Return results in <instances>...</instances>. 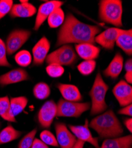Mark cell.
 Listing matches in <instances>:
<instances>
[{
  "instance_id": "cell-1",
  "label": "cell",
  "mask_w": 132,
  "mask_h": 148,
  "mask_svg": "<svg viewBox=\"0 0 132 148\" xmlns=\"http://www.w3.org/2000/svg\"><path fill=\"white\" fill-rule=\"evenodd\" d=\"M101 29L80 21L73 14H68L57 33L56 46L70 43H95V38Z\"/></svg>"
},
{
  "instance_id": "cell-2",
  "label": "cell",
  "mask_w": 132,
  "mask_h": 148,
  "mask_svg": "<svg viewBox=\"0 0 132 148\" xmlns=\"http://www.w3.org/2000/svg\"><path fill=\"white\" fill-rule=\"evenodd\" d=\"M89 127L94 130L101 139L120 137L124 130L121 124L112 110L100 114L90 121Z\"/></svg>"
},
{
  "instance_id": "cell-3",
  "label": "cell",
  "mask_w": 132,
  "mask_h": 148,
  "mask_svg": "<svg viewBox=\"0 0 132 148\" xmlns=\"http://www.w3.org/2000/svg\"><path fill=\"white\" fill-rule=\"evenodd\" d=\"M109 88V86L104 82L101 74L98 72L89 92L91 99V116L101 114L107 110L108 106L105 101V96Z\"/></svg>"
},
{
  "instance_id": "cell-4",
  "label": "cell",
  "mask_w": 132,
  "mask_h": 148,
  "mask_svg": "<svg viewBox=\"0 0 132 148\" xmlns=\"http://www.w3.org/2000/svg\"><path fill=\"white\" fill-rule=\"evenodd\" d=\"M123 6L120 0H102L99 3V18L117 28L123 26Z\"/></svg>"
},
{
  "instance_id": "cell-5",
  "label": "cell",
  "mask_w": 132,
  "mask_h": 148,
  "mask_svg": "<svg viewBox=\"0 0 132 148\" xmlns=\"http://www.w3.org/2000/svg\"><path fill=\"white\" fill-rule=\"evenodd\" d=\"M78 60V57L73 46L68 44L61 46L56 51L47 55L45 60L48 65L56 64L61 66H70L74 65Z\"/></svg>"
},
{
  "instance_id": "cell-6",
  "label": "cell",
  "mask_w": 132,
  "mask_h": 148,
  "mask_svg": "<svg viewBox=\"0 0 132 148\" xmlns=\"http://www.w3.org/2000/svg\"><path fill=\"white\" fill-rule=\"evenodd\" d=\"M57 105V116L65 117H79L83 113L89 110L90 103L73 102L60 99Z\"/></svg>"
},
{
  "instance_id": "cell-7",
  "label": "cell",
  "mask_w": 132,
  "mask_h": 148,
  "mask_svg": "<svg viewBox=\"0 0 132 148\" xmlns=\"http://www.w3.org/2000/svg\"><path fill=\"white\" fill-rule=\"evenodd\" d=\"M31 34V32L29 30L15 29L12 31L5 42L7 55H11L18 51L29 40Z\"/></svg>"
},
{
  "instance_id": "cell-8",
  "label": "cell",
  "mask_w": 132,
  "mask_h": 148,
  "mask_svg": "<svg viewBox=\"0 0 132 148\" xmlns=\"http://www.w3.org/2000/svg\"><path fill=\"white\" fill-rule=\"evenodd\" d=\"M56 116L57 105L53 100H49L45 102L39 110L38 119L42 128L49 129Z\"/></svg>"
},
{
  "instance_id": "cell-9",
  "label": "cell",
  "mask_w": 132,
  "mask_h": 148,
  "mask_svg": "<svg viewBox=\"0 0 132 148\" xmlns=\"http://www.w3.org/2000/svg\"><path fill=\"white\" fill-rule=\"evenodd\" d=\"M69 128L78 140L83 142H88L92 145L95 148H100L98 143V138L94 137L89 129V122L88 119L85 120L83 125H70Z\"/></svg>"
},
{
  "instance_id": "cell-10",
  "label": "cell",
  "mask_w": 132,
  "mask_h": 148,
  "mask_svg": "<svg viewBox=\"0 0 132 148\" xmlns=\"http://www.w3.org/2000/svg\"><path fill=\"white\" fill-rule=\"evenodd\" d=\"M56 138L61 148H72L77 141L76 137L71 133L64 123H56L55 125Z\"/></svg>"
},
{
  "instance_id": "cell-11",
  "label": "cell",
  "mask_w": 132,
  "mask_h": 148,
  "mask_svg": "<svg viewBox=\"0 0 132 148\" xmlns=\"http://www.w3.org/2000/svg\"><path fill=\"white\" fill-rule=\"evenodd\" d=\"M63 4V1H58V0L48 1L41 4L38 11L33 29L35 31H38L53 10L57 8L61 7Z\"/></svg>"
},
{
  "instance_id": "cell-12",
  "label": "cell",
  "mask_w": 132,
  "mask_h": 148,
  "mask_svg": "<svg viewBox=\"0 0 132 148\" xmlns=\"http://www.w3.org/2000/svg\"><path fill=\"white\" fill-rule=\"evenodd\" d=\"M113 93L121 107L132 103V87L124 80L120 81L113 89Z\"/></svg>"
},
{
  "instance_id": "cell-13",
  "label": "cell",
  "mask_w": 132,
  "mask_h": 148,
  "mask_svg": "<svg viewBox=\"0 0 132 148\" xmlns=\"http://www.w3.org/2000/svg\"><path fill=\"white\" fill-rule=\"evenodd\" d=\"M122 30L117 27L107 29L95 36V43L99 44L107 50H113L117 37Z\"/></svg>"
},
{
  "instance_id": "cell-14",
  "label": "cell",
  "mask_w": 132,
  "mask_h": 148,
  "mask_svg": "<svg viewBox=\"0 0 132 148\" xmlns=\"http://www.w3.org/2000/svg\"><path fill=\"white\" fill-rule=\"evenodd\" d=\"M51 47V43L45 36L36 43L32 49L33 65L39 66L43 64Z\"/></svg>"
},
{
  "instance_id": "cell-15",
  "label": "cell",
  "mask_w": 132,
  "mask_h": 148,
  "mask_svg": "<svg viewBox=\"0 0 132 148\" xmlns=\"http://www.w3.org/2000/svg\"><path fill=\"white\" fill-rule=\"evenodd\" d=\"M29 79L30 76L26 69L17 68L0 76V85L4 87L10 84L18 83Z\"/></svg>"
},
{
  "instance_id": "cell-16",
  "label": "cell",
  "mask_w": 132,
  "mask_h": 148,
  "mask_svg": "<svg viewBox=\"0 0 132 148\" xmlns=\"http://www.w3.org/2000/svg\"><path fill=\"white\" fill-rule=\"evenodd\" d=\"M56 87L65 100L73 102H79L82 100V96L77 86L58 83Z\"/></svg>"
},
{
  "instance_id": "cell-17",
  "label": "cell",
  "mask_w": 132,
  "mask_h": 148,
  "mask_svg": "<svg viewBox=\"0 0 132 148\" xmlns=\"http://www.w3.org/2000/svg\"><path fill=\"white\" fill-rule=\"evenodd\" d=\"M36 12V7L28 2L13 4L9 15L11 18H28L33 16Z\"/></svg>"
},
{
  "instance_id": "cell-18",
  "label": "cell",
  "mask_w": 132,
  "mask_h": 148,
  "mask_svg": "<svg viewBox=\"0 0 132 148\" xmlns=\"http://www.w3.org/2000/svg\"><path fill=\"white\" fill-rule=\"evenodd\" d=\"M124 65V59L123 56L120 52H117L111 62L103 71V74L106 77L116 79L121 73Z\"/></svg>"
},
{
  "instance_id": "cell-19",
  "label": "cell",
  "mask_w": 132,
  "mask_h": 148,
  "mask_svg": "<svg viewBox=\"0 0 132 148\" xmlns=\"http://www.w3.org/2000/svg\"><path fill=\"white\" fill-rule=\"evenodd\" d=\"M75 50L79 56L85 60L98 58L101 51L100 47L88 43L76 45Z\"/></svg>"
},
{
  "instance_id": "cell-20",
  "label": "cell",
  "mask_w": 132,
  "mask_h": 148,
  "mask_svg": "<svg viewBox=\"0 0 132 148\" xmlns=\"http://www.w3.org/2000/svg\"><path fill=\"white\" fill-rule=\"evenodd\" d=\"M100 148H132V136L129 134L125 136L106 139Z\"/></svg>"
},
{
  "instance_id": "cell-21",
  "label": "cell",
  "mask_w": 132,
  "mask_h": 148,
  "mask_svg": "<svg viewBox=\"0 0 132 148\" xmlns=\"http://www.w3.org/2000/svg\"><path fill=\"white\" fill-rule=\"evenodd\" d=\"M116 43L127 55L132 54V30H122L119 33Z\"/></svg>"
},
{
  "instance_id": "cell-22",
  "label": "cell",
  "mask_w": 132,
  "mask_h": 148,
  "mask_svg": "<svg viewBox=\"0 0 132 148\" xmlns=\"http://www.w3.org/2000/svg\"><path fill=\"white\" fill-rule=\"evenodd\" d=\"M22 133V132L16 129L11 125L8 124L0 132V145L6 144L17 140L21 136Z\"/></svg>"
},
{
  "instance_id": "cell-23",
  "label": "cell",
  "mask_w": 132,
  "mask_h": 148,
  "mask_svg": "<svg viewBox=\"0 0 132 148\" xmlns=\"http://www.w3.org/2000/svg\"><path fill=\"white\" fill-rule=\"evenodd\" d=\"M0 116L9 122H17L10 106V101L8 96L0 97Z\"/></svg>"
},
{
  "instance_id": "cell-24",
  "label": "cell",
  "mask_w": 132,
  "mask_h": 148,
  "mask_svg": "<svg viewBox=\"0 0 132 148\" xmlns=\"http://www.w3.org/2000/svg\"><path fill=\"white\" fill-rule=\"evenodd\" d=\"M10 101L12 113L16 117L23 112L26 107L29 101L25 96H20L11 98Z\"/></svg>"
},
{
  "instance_id": "cell-25",
  "label": "cell",
  "mask_w": 132,
  "mask_h": 148,
  "mask_svg": "<svg viewBox=\"0 0 132 148\" xmlns=\"http://www.w3.org/2000/svg\"><path fill=\"white\" fill-rule=\"evenodd\" d=\"M65 20V14L61 7L53 10L47 18V23L51 28H57L62 25Z\"/></svg>"
},
{
  "instance_id": "cell-26",
  "label": "cell",
  "mask_w": 132,
  "mask_h": 148,
  "mask_svg": "<svg viewBox=\"0 0 132 148\" xmlns=\"http://www.w3.org/2000/svg\"><path fill=\"white\" fill-rule=\"evenodd\" d=\"M34 97L39 100H44L49 97L51 88L49 85L44 82H40L36 84L33 90Z\"/></svg>"
},
{
  "instance_id": "cell-27",
  "label": "cell",
  "mask_w": 132,
  "mask_h": 148,
  "mask_svg": "<svg viewBox=\"0 0 132 148\" xmlns=\"http://www.w3.org/2000/svg\"><path fill=\"white\" fill-rule=\"evenodd\" d=\"M14 59L19 66L25 68L31 64L33 59L31 53L28 51L22 50L16 54Z\"/></svg>"
},
{
  "instance_id": "cell-28",
  "label": "cell",
  "mask_w": 132,
  "mask_h": 148,
  "mask_svg": "<svg viewBox=\"0 0 132 148\" xmlns=\"http://www.w3.org/2000/svg\"><path fill=\"white\" fill-rule=\"evenodd\" d=\"M97 63L95 60H85L80 63L78 66L79 72L84 76H87L92 73L95 70Z\"/></svg>"
},
{
  "instance_id": "cell-29",
  "label": "cell",
  "mask_w": 132,
  "mask_h": 148,
  "mask_svg": "<svg viewBox=\"0 0 132 148\" xmlns=\"http://www.w3.org/2000/svg\"><path fill=\"white\" fill-rule=\"evenodd\" d=\"M36 133L37 129H34L26 134L19 142L18 148H31Z\"/></svg>"
},
{
  "instance_id": "cell-30",
  "label": "cell",
  "mask_w": 132,
  "mask_h": 148,
  "mask_svg": "<svg viewBox=\"0 0 132 148\" xmlns=\"http://www.w3.org/2000/svg\"><path fill=\"white\" fill-rule=\"evenodd\" d=\"M47 75L52 78L61 77L65 72L64 67L56 64H51L48 65L46 68Z\"/></svg>"
},
{
  "instance_id": "cell-31",
  "label": "cell",
  "mask_w": 132,
  "mask_h": 148,
  "mask_svg": "<svg viewBox=\"0 0 132 148\" xmlns=\"http://www.w3.org/2000/svg\"><path fill=\"white\" fill-rule=\"evenodd\" d=\"M40 140L47 146L58 147V143L54 134L49 130H44L40 134Z\"/></svg>"
},
{
  "instance_id": "cell-32",
  "label": "cell",
  "mask_w": 132,
  "mask_h": 148,
  "mask_svg": "<svg viewBox=\"0 0 132 148\" xmlns=\"http://www.w3.org/2000/svg\"><path fill=\"white\" fill-rule=\"evenodd\" d=\"M7 49L5 43L0 39V66L11 67V64L8 62L7 58Z\"/></svg>"
},
{
  "instance_id": "cell-33",
  "label": "cell",
  "mask_w": 132,
  "mask_h": 148,
  "mask_svg": "<svg viewBox=\"0 0 132 148\" xmlns=\"http://www.w3.org/2000/svg\"><path fill=\"white\" fill-rule=\"evenodd\" d=\"M13 5L12 0H0V20L10 13Z\"/></svg>"
},
{
  "instance_id": "cell-34",
  "label": "cell",
  "mask_w": 132,
  "mask_h": 148,
  "mask_svg": "<svg viewBox=\"0 0 132 148\" xmlns=\"http://www.w3.org/2000/svg\"><path fill=\"white\" fill-rule=\"evenodd\" d=\"M118 114H122V115H126L130 117L132 116V105L129 104L126 106L123 107L122 108L118 110Z\"/></svg>"
},
{
  "instance_id": "cell-35",
  "label": "cell",
  "mask_w": 132,
  "mask_h": 148,
  "mask_svg": "<svg viewBox=\"0 0 132 148\" xmlns=\"http://www.w3.org/2000/svg\"><path fill=\"white\" fill-rule=\"evenodd\" d=\"M31 148H49L47 145L44 143L40 139L35 138Z\"/></svg>"
},
{
  "instance_id": "cell-36",
  "label": "cell",
  "mask_w": 132,
  "mask_h": 148,
  "mask_svg": "<svg viewBox=\"0 0 132 148\" xmlns=\"http://www.w3.org/2000/svg\"><path fill=\"white\" fill-rule=\"evenodd\" d=\"M126 73H132V59L131 58L127 59L124 64Z\"/></svg>"
},
{
  "instance_id": "cell-37",
  "label": "cell",
  "mask_w": 132,
  "mask_h": 148,
  "mask_svg": "<svg viewBox=\"0 0 132 148\" xmlns=\"http://www.w3.org/2000/svg\"><path fill=\"white\" fill-rule=\"evenodd\" d=\"M124 125L127 128V129L130 132H132V119L131 118H127L125 119L123 121Z\"/></svg>"
},
{
  "instance_id": "cell-38",
  "label": "cell",
  "mask_w": 132,
  "mask_h": 148,
  "mask_svg": "<svg viewBox=\"0 0 132 148\" xmlns=\"http://www.w3.org/2000/svg\"><path fill=\"white\" fill-rule=\"evenodd\" d=\"M84 144H85V142L77 139V142L75 143V145L73 146L72 148H83Z\"/></svg>"
},
{
  "instance_id": "cell-39",
  "label": "cell",
  "mask_w": 132,
  "mask_h": 148,
  "mask_svg": "<svg viewBox=\"0 0 132 148\" xmlns=\"http://www.w3.org/2000/svg\"><path fill=\"white\" fill-rule=\"evenodd\" d=\"M20 2L21 3H28L29 1H23V0H20Z\"/></svg>"
},
{
  "instance_id": "cell-40",
  "label": "cell",
  "mask_w": 132,
  "mask_h": 148,
  "mask_svg": "<svg viewBox=\"0 0 132 148\" xmlns=\"http://www.w3.org/2000/svg\"><path fill=\"white\" fill-rule=\"evenodd\" d=\"M1 123L0 122V129H1Z\"/></svg>"
}]
</instances>
